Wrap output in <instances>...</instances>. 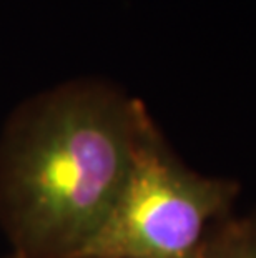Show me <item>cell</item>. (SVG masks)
Masks as SVG:
<instances>
[{"instance_id": "6da1fadb", "label": "cell", "mask_w": 256, "mask_h": 258, "mask_svg": "<svg viewBox=\"0 0 256 258\" xmlns=\"http://www.w3.org/2000/svg\"><path fill=\"white\" fill-rule=\"evenodd\" d=\"M105 80L27 98L0 132V228L14 258H78L105 223L151 122Z\"/></svg>"}, {"instance_id": "7a4b0ae2", "label": "cell", "mask_w": 256, "mask_h": 258, "mask_svg": "<svg viewBox=\"0 0 256 258\" xmlns=\"http://www.w3.org/2000/svg\"><path fill=\"white\" fill-rule=\"evenodd\" d=\"M238 191L233 180L188 168L151 120L105 223L80 256L198 258Z\"/></svg>"}, {"instance_id": "3957f363", "label": "cell", "mask_w": 256, "mask_h": 258, "mask_svg": "<svg viewBox=\"0 0 256 258\" xmlns=\"http://www.w3.org/2000/svg\"><path fill=\"white\" fill-rule=\"evenodd\" d=\"M198 258H256V213L216 222L205 237Z\"/></svg>"}, {"instance_id": "277c9868", "label": "cell", "mask_w": 256, "mask_h": 258, "mask_svg": "<svg viewBox=\"0 0 256 258\" xmlns=\"http://www.w3.org/2000/svg\"><path fill=\"white\" fill-rule=\"evenodd\" d=\"M80 258H117V256H80Z\"/></svg>"}, {"instance_id": "5b68a950", "label": "cell", "mask_w": 256, "mask_h": 258, "mask_svg": "<svg viewBox=\"0 0 256 258\" xmlns=\"http://www.w3.org/2000/svg\"><path fill=\"white\" fill-rule=\"evenodd\" d=\"M5 258H14V256H12V255H9V256H5Z\"/></svg>"}]
</instances>
